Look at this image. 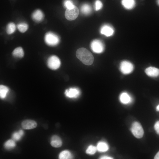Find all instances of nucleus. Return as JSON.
I'll use <instances>...</instances> for the list:
<instances>
[{
	"label": "nucleus",
	"mask_w": 159,
	"mask_h": 159,
	"mask_svg": "<svg viewBox=\"0 0 159 159\" xmlns=\"http://www.w3.org/2000/svg\"><path fill=\"white\" fill-rule=\"evenodd\" d=\"M17 27L20 32L24 33L27 30L28 25L26 23L22 22L19 24L17 25Z\"/></svg>",
	"instance_id": "b1692460"
},
{
	"label": "nucleus",
	"mask_w": 159,
	"mask_h": 159,
	"mask_svg": "<svg viewBox=\"0 0 159 159\" xmlns=\"http://www.w3.org/2000/svg\"><path fill=\"white\" fill-rule=\"evenodd\" d=\"M120 69L121 72L124 74H128L133 70L134 66L130 62L125 60L122 61L120 64Z\"/></svg>",
	"instance_id": "423d86ee"
},
{
	"label": "nucleus",
	"mask_w": 159,
	"mask_h": 159,
	"mask_svg": "<svg viewBox=\"0 0 159 159\" xmlns=\"http://www.w3.org/2000/svg\"><path fill=\"white\" fill-rule=\"evenodd\" d=\"M12 54L15 57L21 58L24 56V53L23 49L21 47H19L14 50Z\"/></svg>",
	"instance_id": "a211bd4d"
},
{
	"label": "nucleus",
	"mask_w": 159,
	"mask_h": 159,
	"mask_svg": "<svg viewBox=\"0 0 159 159\" xmlns=\"http://www.w3.org/2000/svg\"><path fill=\"white\" fill-rule=\"evenodd\" d=\"M77 57L84 64L90 65L94 61V57L92 53L84 48L78 49L76 52Z\"/></svg>",
	"instance_id": "f257e3e1"
},
{
	"label": "nucleus",
	"mask_w": 159,
	"mask_h": 159,
	"mask_svg": "<svg viewBox=\"0 0 159 159\" xmlns=\"http://www.w3.org/2000/svg\"><path fill=\"white\" fill-rule=\"evenodd\" d=\"M64 5L67 9H71L74 6L73 2L71 0H65L64 2Z\"/></svg>",
	"instance_id": "a878e982"
},
{
	"label": "nucleus",
	"mask_w": 159,
	"mask_h": 159,
	"mask_svg": "<svg viewBox=\"0 0 159 159\" xmlns=\"http://www.w3.org/2000/svg\"><path fill=\"white\" fill-rule=\"evenodd\" d=\"M16 30V26L12 22L9 23L7 25L6 27V32L8 34H11L14 33Z\"/></svg>",
	"instance_id": "412c9836"
},
{
	"label": "nucleus",
	"mask_w": 159,
	"mask_h": 159,
	"mask_svg": "<svg viewBox=\"0 0 159 159\" xmlns=\"http://www.w3.org/2000/svg\"><path fill=\"white\" fill-rule=\"evenodd\" d=\"M102 2L99 0H97L95 2V9L96 11H98L102 7Z\"/></svg>",
	"instance_id": "bb28decb"
},
{
	"label": "nucleus",
	"mask_w": 159,
	"mask_h": 159,
	"mask_svg": "<svg viewBox=\"0 0 159 159\" xmlns=\"http://www.w3.org/2000/svg\"><path fill=\"white\" fill-rule=\"evenodd\" d=\"M51 144L54 147L59 148L62 146V142L59 137L56 135H54L51 138Z\"/></svg>",
	"instance_id": "ddd939ff"
},
{
	"label": "nucleus",
	"mask_w": 159,
	"mask_h": 159,
	"mask_svg": "<svg viewBox=\"0 0 159 159\" xmlns=\"http://www.w3.org/2000/svg\"><path fill=\"white\" fill-rule=\"evenodd\" d=\"M64 94L68 98L75 99L80 96L81 92L78 88L71 87L66 90Z\"/></svg>",
	"instance_id": "6e6552de"
},
{
	"label": "nucleus",
	"mask_w": 159,
	"mask_h": 159,
	"mask_svg": "<svg viewBox=\"0 0 159 159\" xmlns=\"http://www.w3.org/2000/svg\"><path fill=\"white\" fill-rule=\"evenodd\" d=\"M96 147L97 150L101 152H105L107 151L109 149L107 144L103 141H100L98 142Z\"/></svg>",
	"instance_id": "dca6fc26"
},
{
	"label": "nucleus",
	"mask_w": 159,
	"mask_h": 159,
	"mask_svg": "<svg viewBox=\"0 0 159 159\" xmlns=\"http://www.w3.org/2000/svg\"><path fill=\"white\" fill-rule=\"evenodd\" d=\"M79 14L78 9L76 6L71 9H67L65 11V16L69 20H73L75 19Z\"/></svg>",
	"instance_id": "0eeeda50"
},
{
	"label": "nucleus",
	"mask_w": 159,
	"mask_h": 159,
	"mask_svg": "<svg viewBox=\"0 0 159 159\" xmlns=\"http://www.w3.org/2000/svg\"><path fill=\"white\" fill-rule=\"evenodd\" d=\"M154 128L157 133L159 134V121H157L155 123Z\"/></svg>",
	"instance_id": "cd10ccee"
},
{
	"label": "nucleus",
	"mask_w": 159,
	"mask_h": 159,
	"mask_svg": "<svg viewBox=\"0 0 159 159\" xmlns=\"http://www.w3.org/2000/svg\"><path fill=\"white\" fill-rule=\"evenodd\" d=\"M24 134L23 131L20 130L18 132H15L12 135L13 140L15 141H18L20 140Z\"/></svg>",
	"instance_id": "4be33fe9"
},
{
	"label": "nucleus",
	"mask_w": 159,
	"mask_h": 159,
	"mask_svg": "<svg viewBox=\"0 0 159 159\" xmlns=\"http://www.w3.org/2000/svg\"><path fill=\"white\" fill-rule=\"evenodd\" d=\"M21 125L23 129L30 130L35 128L37 126V123L33 120H26L22 122Z\"/></svg>",
	"instance_id": "9d476101"
},
{
	"label": "nucleus",
	"mask_w": 159,
	"mask_h": 159,
	"mask_svg": "<svg viewBox=\"0 0 159 159\" xmlns=\"http://www.w3.org/2000/svg\"><path fill=\"white\" fill-rule=\"evenodd\" d=\"M154 159H159V151L157 153L155 156Z\"/></svg>",
	"instance_id": "c756f323"
},
{
	"label": "nucleus",
	"mask_w": 159,
	"mask_h": 159,
	"mask_svg": "<svg viewBox=\"0 0 159 159\" xmlns=\"http://www.w3.org/2000/svg\"><path fill=\"white\" fill-rule=\"evenodd\" d=\"M122 4L125 9L130 10L134 7L135 1V0H122Z\"/></svg>",
	"instance_id": "2eb2a0df"
},
{
	"label": "nucleus",
	"mask_w": 159,
	"mask_h": 159,
	"mask_svg": "<svg viewBox=\"0 0 159 159\" xmlns=\"http://www.w3.org/2000/svg\"><path fill=\"white\" fill-rule=\"evenodd\" d=\"M16 145L15 140H9L6 141L4 144V146L7 149H10L14 148Z\"/></svg>",
	"instance_id": "5701e85b"
},
{
	"label": "nucleus",
	"mask_w": 159,
	"mask_h": 159,
	"mask_svg": "<svg viewBox=\"0 0 159 159\" xmlns=\"http://www.w3.org/2000/svg\"><path fill=\"white\" fill-rule=\"evenodd\" d=\"M119 99L120 102L125 104L130 103L132 101L131 97L126 92H123L121 93Z\"/></svg>",
	"instance_id": "f8f14e48"
},
{
	"label": "nucleus",
	"mask_w": 159,
	"mask_h": 159,
	"mask_svg": "<svg viewBox=\"0 0 159 159\" xmlns=\"http://www.w3.org/2000/svg\"><path fill=\"white\" fill-rule=\"evenodd\" d=\"M81 11L83 14L88 15L91 13L92 11L91 7L88 4H85L81 6Z\"/></svg>",
	"instance_id": "6ab92c4d"
},
{
	"label": "nucleus",
	"mask_w": 159,
	"mask_h": 159,
	"mask_svg": "<svg viewBox=\"0 0 159 159\" xmlns=\"http://www.w3.org/2000/svg\"><path fill=\"white\" fill-rule=\"evenodd\" d=\"M9 91V89L6 86L1 85L0 86V97L1 99H4L7 96Z\"/></svg>",
	"instance_id": "aec40b11"
},
{
	"label": "nucleus",
	"mask_w": 159,
	"mask_h": 159,
	"mask_svg": "<svg viewBox=\"0 0 159 159\" xmlns=\"http://www.w3.org/2000/svg\"><path fill=\"white\" fill-rule=\"evenodd\" d=\"M91 48L92 51L96 53H101L105 49V45L103 42L100 40L95 39L92 42Z\"/></svg>",
	"instance_id": "39448f33"
},
{
	"label": "nucleus",
	"mask_w": 159,
	"mask_h": 159,
	"mask_svg": "<svg viewBox=\"0 0 159 159\" xmlns=\"http://www.w3.org/2000/svg\"><path fill=\"white\" fill-rule=\"evenodd\" d=\"M156 109L157 111H159V104L157 106Z\"/></svg>",
	"instance_id": "7c9ffc66"
},
{
	"label": "nucleus",
	"mask_w": 159,
	"mask_h": 159,
	"mask_svg": "<svg viewBox=\"0 0 159 159\" xmlns=\"http://www.w3.org/2000/svg\"><path fill=\"white\" fill-rule=\"evenodd\" d=\"M114 29L112 26L108 24H105L103 25L100 30L101 34L107 37L112 36L114 34Z\"/></svg>",
	"instance_id": "1a4fd4ad"
},
{
	"label": "nucleus",
	"mask_w": 159,
	"mask_h": 159,
	"mask_svg": "<svg viewBox=\"0 0 159 159\" xmlns=\"http://www.w3.org/2000/svg\"><path fill=\"white\" fill-rule=\"evenodd\" d=\"M100 158L101 159H112L113 158L112 157L107 156H103L101 157Z\"/></svg>",
	"instance_id": "c85d7f7f"
},
{
	"label": "nucleus",
	"mask_w": 159,
	"mask_h": 159,
	"mask_svg": "<svg viewBox=\"0 0 159 159\" xmlns=\"http://www.w3.org/2000/svg\"><path fill=\"white\" fill-rule=\"evenodd\" d=\"M44 14L41 11L38 9L35 11L32 15L33 19L35 21H41L44 18Z\"/></svg>",
	"instance_id": "4468645a"
},
{
	"label": "nucleus",
	"mask_w": 159,
	"mask_h": 159,
	"mask_svg": "<svg viewBox=\"0 0 159 159\" xmlns=\"http://www.w3.org/2000/svg\"><path fill=\"white\" fill-rule=\"evenodd\" d=\"M133 135L138 138H142L144 134V130L141 125L138 122H134L131 128Z\"/></svg>",
	"instance_id": "7ed1b4c3"
},
{
	"label": "nucleus",
	"mask_w": 159,
	"mask_h": 159,
	"mask_svg": "<svg viewBox=\"0 0 159 159\" xmlns=\"http://www.w3.org/2000/svg\"><path fill=\"white\" fill-rule=\"evenodd\" d=\"M145 72L150 77H156L159 75V69L155 67H150L145 69Z\"/></svg>",
	"instance_id": "9b49d317"
},
{
	"label": "nucleus",
	"mask_w": 159,
	"mask_h": 159,
	"mask_svg": "<svg viewBox=\"0 0 159 159\" xmlns=\"http://www.w3.org/2000/svg\"><path fill=\"white\" fill-rule=\"evenodd\" d=\"M44 40L46 43L50 46L57 45L59 42L58 36L51 32L47 33L45 36Z\"/></svg>",
	"instance_id": "f03ea898"
},
{
	"label": "nucleus",
	"mask_w": 159,
	"mask_h": 159,
	"mask_svg": "<svg viewBox=\"0 0 159 159\" xmlns=\"http://www.w3.org/2000/svg\"><path fill=\"white\" fill-rule=\"evenodd\" d=\"M73 158L71 153L68 150H64L62 151L59 154V158L60 159H70Z\"/></svg>",
	"instance_id": "f3484780"
},
{
	"label": "nucleus",
	"mask_w": 159,
	"mask_h": 159,
	"mask_svg": "<svg viewBox=\"0 0 159 159\" xmlns=\"http://www.w3.org/2000/svg\"><path fill=\"white\" fill-rule=\"evenodd\" d=\"M97 147L95 146L90 145L87 148L86 152V153L90 155H93L95 154L97 150Z\"/></svg>",
	"instance_id": "393cba45"
},
{
	"label": "nucleus",
	"mask_w": 159,
	"mask_h": 159,
	"mask_svg": "<svg viewBox=\"0 0 159 159\" xmlns=\"http://www.w3.org/2000/svg\"><path fill=\"white\" fill-rule=\"evenodd\" d=\"M157 3L159 5V0H157Z\"/></svg>",
	"instance_id": "2f4dec72"
},
{
	"label": "nucleus",
	"mask_w": 159,
	"mask_h": 159,
	"mask_svg": "<svg viewBox=\"0 0 159 159\" xmlns=\"http://www.w3.org/2000/svg\"><path fill=\"white\" fill-rule=\"evenodd\" d=\"M61 64L59 59L55 55L50 56L47 60V66L52 70H56L58 69L60 66Z\"/></svg>",
	"instance_id": "20e7f679"
}]
</instances>
